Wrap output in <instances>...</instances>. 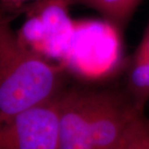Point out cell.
<instances>
[{
  "instance_id": "4",
  "label": "cell",
  "mask_w": 149,
  "mask_h": 149,
  "mask_svg": "<svg viewBox=\"0 0 149 149\" xmlns=\"http://www.w3.org/2000/svg\"><path fill=\"white\" fill-rule=\"evenodd\" d=\"M91 105V91L72 89L60 94L58 149H94Z\"/></svg>"
},
{
  "instance_id": "6",
  "label": "cell",
  "mask_w": 149,
  "mask_h": 149,
  "mask_svg": "<svg viewBox=\"0 0 149 149\" xmlns=\"http://www.w3.org/2000/svg\"><path fill=\"white\" fill-rule=\"evenodd\" d=\"M143 0H71L97 12L118 32H123Z\"/></svg>"
},
{
  "instance_id": "5",
  "label": "cell",
  "mask_w": 149,
  "mask_h": 149,
  "mask_svg": "<svg viewBox=\"0 0 149 149\" xmlns=\"http://www.w3.org/2000/svg\"><path fill=\"white\" fill-rule=\"evenodd\" d=\"M127 95L136 109L143 112L149 100V21L128 62Z\"/></svg>"
},
{
  "instance_id": "3",
  "label": "cell",
  "mask_w": 149,
  "mask_h": 149,
  "mask_svg": "<svg viewBox=\"0 0 149 149\" xmlns=\"http://www.w3.org/2000/svg\"><path fill=\"white\" fill-rule=\"evenodd\" d=\"M135 110L127 95L110 91H91V129L94 149H116Z\"/></svg>"
},
{
  "instance_id": "2",
  "label": "cell",
  "mask_w": 149,
  "mask_h": 149,
  "mask_svg": "<svg viewBox=\"0 0 149 149\" xmlns=\"http://www.w3.org/2000/svg\"><path fill=\"white\" fill-rule=\"evenodd\" d=\"M59 95L0 121V149H58Z\"/></svg>"
},
{
  "instance_id": "7",
  "label": "cell",
  "mask_w": 149,
  "mask_h": 149,
  "mask_svg": "<svg viewBox=\"0 0 149 149\" xmlns=\"http://www.w3.org/2000/svg\"><path fill=\"white\" fill-rule=\"evenodd\" d=\"M116 149H149V119L143 112H133Z\"/></svg>"
},
{
  "instance_id": "8",
  "label": "cell",
  "mask_w": 149,
  "mask_h": 149,
  "mask_svg": "<svg viewBox=\"0 0 149 149\" xmlns=\"http://www.w3.org/2000/svg\"><path fill=\"white\" fill-rule=\"evenodd\" d=\"M28 1L30 0H1L2 3L9 8H18Z\"/></svg>"
},
{
  "instance_id": "1",
  "label": "cell",
  "mask_w": 149,
  "mask_h": 149,
  "mask_svg": "<svg viewBox=\"0 0 149 149\" xmlns=\"http://www.w3.org/2000/svg\"><path fill=\"white\" fill-rule=\"evenodd\" d=\"M61 69L22 42L0 19V121L52 100L62 92Z\"/></svg>"
}]
</instances>
